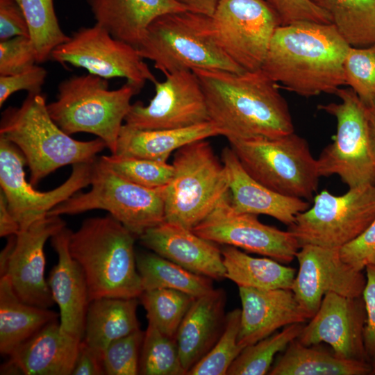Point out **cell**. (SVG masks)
<instances>
[{
	"label": "cell",
	"mask_w": 375,
	"mask_h": 375,
	"mask_svg": "<svg viewBox=\"0 0 375 375\" xmlns=\"http://www.w3.org/2000/svg\"><path fill=\"white\" fill-rule=\"evenodd\" d=\"M137 298L103 297L90 302L83 341L103 358L108 345L138 329Z\"/></svg>",
	"instance_id": "obj_28"
},
{
	"label": "cell",
	"mask_w": 375,
	"mask_h": 375,
	"mask_svg": "<svg viewBox=\"0 0 375 375\" xmlns=\"http://www.w3.org/2000/svg\"><path fill=\"white\" fill-rule=\"evenodd\" d=\"M210 121L229 138H275L294 132L288 103L262 69H194Z\"/></svg>",
	"instance_id": "obj_1"
},
{
	"label": "cell",
	"mask_w": 375,
	"mask_h": 375,
	"mask_svg": "<svg viewBox=\"0 0 375 375\" xmlns=\"http://www.w3.org/2000/svg\"><path fill=\"white\" fill-rule=\"evenodd\" d=\"M276 13L281 25L300 22L332 24L328 15L311 0H264Z\"/></svg>",
	"instance_id": "obj_43"
},
{
	"label": "cell",
	"mask_w": 375,
	"mask_h": 375,
	"mask_svg": "<svg viewBox=\"0 0 375 375\" xmlns=\"http://www.w3.org/2000/svg\"><path fill=\"white\" fill-rule=\"evenodd\" d=\"M226 293L213 289L195 298L176 335L182 366L187 373L213 347L226 323Z\"/></svg>",
	"instance_id": "obj_24"
},
{
	"label": "cell",
	"mask_w": 375,
	"mask_h": 375,
	"mask_svg": "<svg viewBox=\"0 0 375 375\" xmlns=\"http://www.w3.org/2000/svg\"><path fill=\"white\" fill-rule=\"evenodd\" d=\"M96 23L138 48L157 17L187 9L174 0H87Z\"/></svg>",
	"instance_id": "obj_26"
},
{
	"label": "cell",
	"mask_w": 375,
	"mask_h": 375,
	"mask_svg": "<svg viewBox=\"0 0 375 375\" xmlns=\"http://www.w3.org/2000/svg\"><path fill=\"white\" fill-rule=\"evenodd\" d=\"M71 231L65 226L51 238L58 262L51 269L47 282L60 309L61 329L82 340L90 301L83 269L69 250Z\"/></svg>",
	"instance_id": "obj_23"
},
{
	"label": "cell",
	"mask_w": 375,
	"mask_h": 375,
	"mask_svg": "<svg viewBox=\"0 0 375 375\" xmlns=\"http://www.w3.org/2000/svg\"><path fill=\"white\" fill-rule=\"evenodd\" d=\"M90 185L89 191L75 193L47 215L104 210L138 238L165 221L164 187L153 189L130 182L117 174L100 158L92 164Z\"/></svg>",
	"instance_id": "obj_9"
},
{
	"label": "cell",
	"mask_w": 375,
	"mask_h": 375,
	"mask_svg": "<svg viewBox=\"0 0 375 375\" xmlns=\"http://www.w3.org/2000/svg\"><path fill=\"white\" fill-rule=\"evenodd\" d=\"M107 80L91 74L65 79L59 83L56 99L47 104V110L67 134H94L105 142L111 154H115L131 100L141 90L126 81L111 90Z\"/></svg>",
	"instance_id": "obj_5"
},
{
	"label": "cell",
	"mask_w": 375,
	"mask_h": 375,
	"mask_svg": "<svg viewBox=\"0 0 375 375\" xmlns=\"http://www.w3.org/2000/svg\"><path fill=\"white\" fill-rule=\"evenodd\" d=\"M169 183L163 188L165 221L192 230L230 192L227 169L206 140L175 151Z\"/></svg>",
	"instance_id": "obj_7"
},
{
	"label": "cell",
	"mask_w": 375,
	"mask_h": 375,
	"mask_svg": "<svg viewBox=\"0 0 375 375\" xmlns=\"http://www.w3.org/2000/svg\"><path fill=\"white\" fill-rule=\"evenodd\" d=\"M140 374L184 375L176 338L162 333L148 322L140 352Z\"/></svg>",
	"instance_id": "obj_37"
},
{
	"label": "cell",
	"mask_w": 375,
	"mask_h": 375,
	"mask_svg": "<svg viewBox=\"0 0 375 375\" xmlns=\"http://www.w3.org/2000/svg\"><path fill=\"white\" fill-rule=\"evenodd\" d=\"M144 335V332L138 329L112 342L103 355L105 374H139Z\"/></svg>",
	"instance_id": "obj_41"
},
{
	"label": "cell",
	"mask_w": 375,
	"mask_h": 375,
	"mask_svg": "<svg viewBox=\"0 0 375 375\" xmlns=\"http://www.w3.org/2000/svg\"><path fill=\"white\" fill-rule=\"evenodd\" d=\"M281 22L264 0H221L210 17L217 44L244 71L261 69Z\"/></svg>",
	"instance_id": "obj_12"
},
{
	"label": "cell",
	"mask_w": 375,
	"mask_h": 375,
	"mask_svg": "<svg viewBox=\"0 0 375 375\" xmlns=\"http://www.w3.org/2000/svg\"><path fill=\"white\" fill-rule=\"evenodd\" d=\"M226 278L238 287L262 290L292 289L296 269L268 257L255 258L238 248L222 249Z\"/></svg>",
	"instance_id": "obj_31"
},
{
	"label": "cell",
	"mask_w": 375,
	"mask_h": 375,
	"mask_svg": "<svg viewBox=\"0 0 375 375\" xmlns=\"http://www.w3.org/2000/svg\"><path fill=\"white\" fill-rule=\"evenodd\" d=\"M351 46L375 44V0H311Z\"/></svg>",
	"instance_id": "obj_33"
},
{
	"label": "cell",
	"mask_w": 375,
	"mask_h": 375,
	"mask_svg": "<svg viewBox=\"0 0 375 375\" xmlns=\"http://www.w3.org/2000/svg\"><path fill=\"white\" fill-rule=\"evenodd\" d=\"M247 173L281 194L313 199L319 175L307 140L294 132L275 138L227 139Z\"/></svg>",
	"instance_id": "obj_8"
},
{
	"label": "cell",
	"mask_w": 375,
	"mask_h": 375,
	"mask_svg": "<svg viewBox=\"0 0 375 375\" xmlns=\"http://www.w3.org/2000/svg\"><path fill=\"white\" fill-rule=\"evenodd\" d=\"M296 258L299 271L291 290L308 319L315 315L328 292L362 296L366 277L342 260L340 249L303 245Z\"/></svg>",
	"instance_id": "obj_18"
},
{
	"label": "cell",
	"mask_w": 375,
	"mask_h": 375,
	"mask_svg": "<svg viewBox=\"0 0 375 375\" xmlns=\"http://www.w3.org/2000/svg\"><path fill=\"white\" fill-rule=\"evenodd\" d=\"M137 49L164 74L197 69L244 72L217 44L210 31V17L188 10L154 19Z\"/></svg>",
	"instance_id": "obj_6"
},
{
	"label": "cell",
	"mask_w": 375,
	"mask_h": 375,
	"mask_svg": "<svg viewBox=\"0 0 375 375\" xmlns=\"http://www.w3.org/2000/svg\"><path fill=\"white\" fill-rule=\"evenodd\" d=\"M241 310L226 314L224 331L210 351L187 373L188 375H225L243 348L238 338Z\"/></svg>",
	"instance_id": "obj_38"
},
{
	"label": "cell",
	"mask_w": 375,
	"mask_h": 375,
	"mask_svg": "<svg viewBox=\"0 0 375 375\" xmlns=\"http://www.w3.org/2000/svg\"><path fill=\"white\" fill-rule=\"evenodd\" d=\"M26 17L34 45L37 63L51 58L56 47L69 38L61 29L53 0H15Z\"/></svg>",
	"instance_id": "obj_34"
},
{
	"label": "cell",
	"mask_w": 375,
	"mask_h": 375,
	"mask_svg": "<svg viewBox=\"0 0 375 375\" xmlns=\"http://www.w3.org/2000/svg\"><path fill=\"white\" fill-rule=\"evenodd\" d=\"M221 159L229 176L230 198L236 210L268 215L289 226L299 213L310 208L308 201L281 194L254 180L230 147L222 150Z\"/></svg>",
	"instance_id": "obj_25"
},
{
	"label": "cell",
	"mask_w": 375,
	"mask_h": 375,
	"mask_svg": "<svg viewBox=\"0 0 375 375\" xmlns=\"http://www.w3.org/2000/svg\"><path fill=\"white\" fill-rule=\"evenodd\" d=\"M136 265L144 291L172 289L197 298L214 289L212 279L190 272L155 253H136Z\"/></svg>",
	"instance_id": "obj_32"
},
{
	"label": "cell",
	"mask_w": 375,
	"mask_h": 375,
	"mask_svg": "<svg viewBox=\"0 0 375 375\" xmlns=\"http://www.w3.org/2000/svg\"><path fill=\"white\" fill-rule=\"evenodd\" d=\"M335 94L340 102L318 106L337 123L333 142L317 159L319 175H337L349 188L375 185L367 106L351 88H339Z\"/></svg>",
	"instance_id": "obj_10"
},
{
	"label": "cell",
	"mask_w": 375,
	"mask_h": 375,
	"mask_svg": "<svg viewBox=\"0 0 375 375\" xmlns=\"http://www.w3.org/2000/svg\"><path fill=\"white\" fill-rule=\"evenodd\" d=\"M366 309L362 297L326 293L321 305L297 338L306 346L329 344L343 358L368 361L364 342Z\"/></svg>",
	"instance_id": "obj_19"
},
{
	"label": "cell",
	"mask_w": 375,
	"mask_h": 375,
	"mask_svg": "<svg viewBox=\"0 0 375 375\" xmlns=\"http://www.w3.org/2000/svg\"><path fill=\"white\" fill-rule=\"evenodd\" d=\"M92 162L72 165L70 176L60 185L50 191L39 192L26 180L24 167L27 164L22 153L0 135L1 191L20 229H26L47 216L54 207L89 185Z\"/></svg>",
	"instance_id": "obj_14"
},
{
	"label": "cell",
	"mask_w": 375,
	"mask_h": 375,
	"mask_svg": "<svg viewBox=\"0 0 375 375\" xmlns=\"http://www.w3.org/2000/svg\"><path fill=\"white\" fill-rule=\"evenodd\" d=\"M72 374H105L102 356L87 345L83 340L80 345L78 356Z\"/></svg>",
	"instance_id": "obj_48"
},
{
	"label": "cell",
	"mask_w": 375,
	"mask_h": 375,
	"mask_svg": "<svg viewBox=\"0 0 375 375\" xmlns=\"http://www.w3.org/2000/svg\"><path fill=\"white\" fill-rule=\"evenodd\" d=\"M345 85L367 106L375 99V44L349 47L343 63Z\"/></svg>",
	"instance_id": "obj_40"
},
{
	"label": "cell",
	"mask_w": 375,
	"mask_h": 375,
	"mask_svg": "<svg viewBox=\"0 0 375 375\" xmlns=\"http://www.w3.org/2000/svg\"><path fill=\"white\" fill-rule=\"evenodd\" d=\"M65 227L60 216L47 215L9 236L0 254V276L9 279L16 295L30 305L49 308L54 300L44 277V247Z\"/></svg>",
	"instance_id": "obj_15"
},
{
	"label": "cell",
	"mask_w": 375,
	"mask_h": 375,
	"mask_svg": "<svg viewBox=\"0 0 375 375\" xmlns=\"http://www.w3.org/2000/svg\"><path fill=\"white\" fill-rule=\"evenodd\" d=\"M100 159L121 177L148 188L166 186L173 175V166L167 162L124 156H103Z\"/></svg>",
	"instance_id": "obj_39"
},
{
	"label": "cell",
	"mask_w": 375,
	"mask_h": 375,
	"mask_svg": "<svg viewBox=\"0 0 375 375\" xmlns=\"http://www.w3.org/2000/svg\"><path fill=\"white\" fill-rule=\"evenodd\" d=\"M156 81V93L147 106L131 105L125 124L141 130L172 129L209 122L206 101L197 76L191 70L165 74Z\"/></svg>",
	"instance_id": "obj_17"
},
{
	"label": "cell",
	"mask_w": 375,
	"mask_h": 375,
	"mask_svg": "<svg viewBox=\"0 0 375 375\" xmlns=\"http://www.w3.org/2000/svg\"><path fill=\"white\" fill-rule=\"evenodd\" d=\"M58 315L30 305L15 293L9 279L0 276V353L10 356L20 345L48 324L57 321Z\"/></svg>",
	"instance_id": "obj_29"
},
{
	"label": "cell",
	"mask_w": 375,
	"mask_h": 375,
	"mask_svg": "<svg viewBox=\"0 0 375 375\" xmlns=\"http://www.w3.org/2000/svg\"><path fill=\"white\" fill-rule=\"evenodd\" d=\"M342 260L358 271L375 265V218L356 239L342 247Z\"/></svg>",
	"instance_id": "obj_44"
},
{
	"label": "cell",
	"mask_w": 375,
	"mask_h": 375,
	"mask_svg": "<svg viewBox=\"0 0 375 375\" xmlns=\"http://www.w3.org/2000/svg\"><path fill=\"white\" fill-rule=\"evenodd\" d=\"M35 62V50L30 37L16 36L0 41V76L22 72Z\"/></svg>",
	"instance_id": "obj_42"
},
{
	"label": "cell",
	"mask_w": 375,
	"mask_h": 375,
	"mask_svg": "<svg viewBox=\"0 0 375 375\" xmlns=\"http://www.w3.org/2000/svg\"><path fill=\"white\" fill-rule=\"evenodd\" d=\"M47 72L44 67L35 65L22 72L0 76V106L13 93L19 90H26L28 93H41Z\"/></svg>",
	"instance_id": "obj_45"
},
{
	"label": "cell",
	"mask_w": 375,
	"mask_h": 375,
	"mask_svg": "<svg viewBox=\"0 0 375 375\" xmlns=\"http://www.w3.org/2000/svg\"><path fill=\"white\" fill-rule=\"evenodd\" d=\"M303 323L286 326L278 333L245 347L227 371V375H264L269 372L274 356L297 339Z\"/></svg>",
	"instance_id": "obj_35"
},
{
	"label": "cell",
	"mask_w": 375,
	"mask_h": 375,
	"mask_svg": "<svg viewBox=\"0 0 375 375\" xmlns=\"http://www.w3.org/2000/svg\"><path fill=\"white\" fill-rule=\"evenodd\" d=\"M20 226L10 212L5 195L0 192V236L6 237L16 235Z\"/></svg>",
	"instance_id": "obj_49"
},
{
	"label": "cell",
	"mask_w": 375,
	"mask_h": 375,
	"mask_svg": "<svg viewBox=\"0 0 375 375\" xmlns=\"http://www.w3.org/2000/svg\"><path fill=\"white\" fill-rule=\"evenodd\" d=\"M349 47L333 24L281 25L261 69L276 83L303 97L335 94L345 85L343 63Z\"/></svg>",
	"instance_id": "obj_2"
},
{
	"label": "cell",
	"mask_w": 375,
	"mask_h": 375,
	"mask_svg": "<svg viewBox=\"0 0 375 375\" xmlns=\"http://www.w3.org/2000/svg\"><path fill=\"white\" fill-rule=\"evenodd\" d=\"M242 303L238 344L244 349L286 326L308 319L291 289L238 287Z\"/></svg>",
	"instance_id": "obj_22"
},
{
	"label": "cell",
	"mask_w": 375,
	"mask_h": 375,
	"mask_svg": "<svg viewBox=\"0 0 375 375\" xmlns=\"http://www.w3.org/2000/svg\"><path fill=\"white\" fill-rule=\"evenodd\" d=\"M0 135L22 153L32 185L63 166L94 162L106 147L99 138L80 141L64 132L51 117L42 93H28L19 107L2 112Z\"/></svg>",
	"instance_id": "obj_4"
},
{
	"label": "cell",
	"mask_w": 375,
	"mask_h": 375,
	"mask_svg": "<svg viewBox=\"0 0 375 375\" xmlns=\"http://www.w3.org/2000/svg\"><path fill=\"white\" fill-rule=\"evenodd\" d=\"M139 239L153 253L190 272L215 280L226 278L222 249L190 229L164 221Z\"/></svg>",
	"instance_id": "obj_20"
},
{
	"label": "cell",
	"mask_w": 375,
	"mask_h": 375,
	"mask_svg": "<svg viewBox=\"0 0 375 375\" xmlns=\"http://www.w3.org/2000/svg\"><path fill=\"white\" fill-rule=\"evenodd\" d=\"M29 36L27 21L15 0H0V41Z\"/></svg>",
	"instance_id": "obj_47"
},
{
	"label": "cell",
	"mask_w": 375,
	"mask_h": 375,
	"mask_svg": "<svg viewBox=\"0 0 375 375\" xmlns=\"http://www.w3.org/2000/svg\"><path fill=\"white\" fill-rule=\"evenodd\" d=\"M270 375H367L369 362L341 358L297 339L292 341L272 369Z\"/></svg>",
	"instance_id": "obj_30"
},
{
	"label": "cell",
	"mask_w": 375,
	"mask_h": 375,
	"mask_svg": "<svg viewBox=\"0 0 375 375\" xmlns=\"http://www.w3.org/2000/svg\"><path fill=\"white\" fill-rule=\"evenodd\" d=\"M192 231L217 244L233 246L281 263L292 261L300 248L288 230L264 224L256 215L236 210L230 192Z\"/></svg>",
	"instance_id": "obj_16"
},
{
	"label": "cell",
	"mask_w": 375,
	"mask_h": 375,
	"mask_svg": "<svg viewBox=\"0 0 375 375\" xmlns=\"http://www.w3.org/2000/svg\"><path fill=\"white\" fill-rule=\"evenodd\" d=\"M51 58L62 65L85 69L106 79L120 77L140 90L147 81H157L137 48L114 38L98 24L82 27L54 49Z\"/></svg>",
	"instance_id": "obj_13"
},
{
	"label": "cell",
	"mask_w": 375,
	"mask_h": 375,
	"mask_svg": "<svg viewBox=\"0 0 375 375\" xmlns=\"http://www.w3.org/2000/svg\"><path fill=\"white\" fill-rule=\"evenodd\" d=\"M81 340L52 322L20 345L1 367V374L69 375Z\"/></svg>",
	"instance_id": "obj_21"
},
{
	"label": "cell",
	"mask_w": 375,
	"mask_h": 375,
	"mask_svg": "<svg viewBox=\"0 0 375 375\" xmlns=\"http://www.w3.org/2000/svg\"><path fill=\"white\" fill-rule=\"evenodd\" d=\"M137 237L110 215L71 231L69 250L84 273L90 301L138 298L144 292L134 250Z\"/></svg>",
	"instance_id": "obj_3"
},
{
	"label": "cell",
	"mask_w": 375,
	"mask_h": 375,
	"mask_svg": "<svg viewBox=\"0 0 375 375\" xmlns=\"http://www.w3.org/2000/svg\"><path fill=\"white\" fill-rule=\"evenodd\" d=\"M183 6L187 10L212 16L221 0H174Z\"/></svg>",
	"instance_id": "obj_50"
},
{
	"label": "cell",
	"mask_w": 375,
	"mask_h": 375,
	"mask_svg": "<svg viewBox=\"0 0 375 375\" xmlns=\"http://www.w3.org/2000/svg\"><path fill=\"white\" fill-rule=\"evenodd\" d=\"M366 269V284L362 298L366 309L364 342L366 354L370 364L375 363V265H368Z\"/></svg>",
	"instance_id": "obj_46"
},
{
	"label": "cell",
	"mask_w": 375,
	"mask_h": 375,
	"mask_svg": "<svg viewBox=\"0 0 375 375\" xmlns=\"http://www.w3.org/2000/svg\"><path fill=\"white\" fill-rule=\"evenodd\" d=\"M222 135L211 121L189 127L141 130L123 124L117 140V155L167 162L183 146L210 137Z\"/></svg>",
	"instance_id": "obj_27"
},
{
	"label": "cell",
	"mask_w": 375,
	"mask_h": 375,
	"mask_svg": "<svg viewBox=\"0 0 375 375\" xmlns=\"http://www.w3.org/2000/svg\"><path fill=\"white\" fill-rule=\"evenodd\" d=\"M148 322L164 335L176 338L178 327L195 297L172 289L145 290L139 297Z\"/></svg>",
	"instance_id": "obj_36"
},
{
	"label": "cell",
	"mask_w": 375,
	"mask_h": 375,
	"mask_svg": "<svg viewBox=\"0 0 375 375\" xmlns=\"http://www.w3.org/2000/svg\"><path fill=\"white\" fill-rule=\"evenodd\" d=\"M367 106L372 152L375 158V99Z\"/></svg>",
	"instance_id": "obj_51"
},
{
	"label": "cell",
	"mask_w": 375,
	"mask_h": 375,
	"mask_svg": "<svg viewBox=\"0 0 375 375\" xmlns=\"http://www.w3.org/2000/svg\"><path fill=\"white\" fill-rule=\"evenodd\" d=\"M374 218L375 185L349 188L339 196L323 190L288 230L300 247L311 244L340 249L358 237Z\"/></svg>",
	"instance_id": "obj_11"
}]
</instances>
